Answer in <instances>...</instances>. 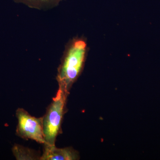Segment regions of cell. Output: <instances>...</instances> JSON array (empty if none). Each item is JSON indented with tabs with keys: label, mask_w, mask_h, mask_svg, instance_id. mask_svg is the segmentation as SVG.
<instances>
[{
	"label": "cell",
	"mask_w": 160,
	"mask_h": 160,
	"mask_svg": "<svg viewBox=\"0 0 160 160\" xmlns=\"http://www.w3.org/2000/svg\"><path fill=\"white\" fill-rule=\"evenodd\" d=\"M12 151L18 160L38 159L33 152L18 145L15 146Z\"/></svg>",
	"instance_id": "8992f818"
},
{
	"label": "cell",
	"mask_w": 160,
	"mask_h": 160,
	"mask_svg": "<svg viewBox=\"0 0 160 160\" xmlns=\"http://www.w3.org/2000/svg\"><path fill=\"white\" fill-rule=\"evenodd\" d=\"M88 47L84 38L76 37L70 40L65 47L58 68L57 80L59 87L68 92L72 84L82 72Z\"/></svg>",
	"instance_id": "6da1fadb"
},
{
	"label": "cell",
	"mask_w": 160,
	"mask_h": 160,
	"mask_svg": "<svg viewBox=\"0 0 160 160\" xmlns=\"http://www.w3.org/2000/svg\"><path fill=\"white\" fill-rule=\"evenodd\" d=\"M41 160H74L78 159V155L72 148L59 149L55 146L45 144Z\"/></svg>",
	"instance_id": "277c9868"
},
{
	"label": "cell",
	"mask_w": 160,
	"mask_h": 160,
	"mask_svg": "<svg viewBox=\"0 0 160 160\" xmlns=\"http://www.w3.org/2000/svg\"><path fill=\"white\" fill-rule=\"evenodd\" d=\"M15 2L22 3L32 9L47 10L57 7L63 0H12Z\"/></svg>",
	"instance_id": "5b68a950"
},
{
	"label": "cell",
	"mask_w": 160,
	"mask_h": 160,
	"mask_svg": "<svg viewBox=\"0 0 160 160\" xmlns=\"http://www.w3.org/2000/svg\"><path fill=\"white\" fill-rule=\"evenodd\" d=\"M16 115L18 119L17 134L23 138L30 139L45 145L43 118L32 116L23 109H18Z\"/></svg>",
	"instance_id": "3957f363"
},
{
	"label": "cell",
	"mask_w": 160,
	"mask_h": 160,
	"mask_svg": "<svg viewBox=\"0 0 160 160\" xmlns=\"http://www.w3.org/2000/svg\"><path fill=\"white\" fill-rule=\"evenodd\" d=\"M68 94L67 92L59 86L57 93L43 117V132L46 145L55 146L61 130Z\"/></svg>",
	"instance_id": "7a4b0ae2"
}]
</instances>
